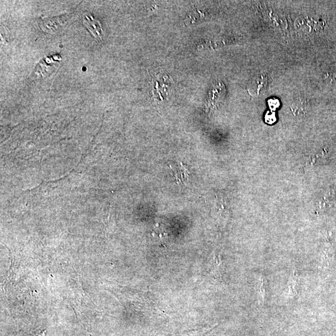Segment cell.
<instances>
[{"label": "cell", "instance_id": "obj_1", "mask_svg": "<svg viewBox=\"0 0 336 336\" xmlns=\"http://www.w3.org/2000/svg\"><path fill=\"white\" fill-rule=\"evenodd\" d=\"M83 22L96 40H102V27L99 20H96L92 16L86 14V15H84Z\"/></svg>", "mask_w": 336, "mask_h": 336}, {"label": "cell", "instance_id": "obj_2", "mask_svg": "<svg viewBox=\"0 0 336 336\" xmlns=\"http://www.w3.org/2000/svg\"><path fill=\"white\" fill-rule=\"evenodd\" d=\"M268 77L264 74H258L253 79L249 86L248 91L253 96H259L265 92L268 87Z\"/></svg>", "mask_w": 336, "mask_h": 336}, {"label": "cell", "instance_id": "obj_3", "mask_svg": "<svg viewBox=\"0 0 336 336\" xmlns=\"http://www.w3.org/2000/svg\"><path fill=\"white\" fill-rule=\"evenodd\" d=\"M299 277L296 271H292L288 284V296L289 298H294L298 294Z\"/></svg>", "mask_w": 336, "mask_h": 336}, {"label": "cell", "instance_id": "obj_4", "mask_svg": "<svg viewBox=\"0 0 336 336\" xmlns=\"http://www.w3.org/2000/svg\"><path fill=\"white\" fill-rule=\"evenodd\" d=\"M266 280L264 276H260L257 286V297L258 303L263 306L266 296Z\"/></svg>", "mask_w": 336, "mask_h": 336}, {"label": "cell", "instance_id": "obj_5", "mask_svg": "<svg viewBox=\"0 0 336 336\" xmlns=\"http://www.w3.org/2000/svg\"><path fill=\"white\" fill-rule=\"evenodd\" d=\"M174 171L175 172V177L179 182L184 181L188 177V173H187V172L188 173V171L184 168L183 164L175 167V170Z\"/></svg>", "mask_w": 336, "mask_h": 336}, {"label": "cell", "instance_id": "obj_6", "mask_svg": "<svg viewBox=\"0 0 336 336\" xmlns=\"http://www.w3.org/2000/svg\"><path fill=\"white\" fill-rule=\"evenodd\" d=\"M323 79L328 85L336 86V68L328 70L324 73Z\"/></svg>", "mask_w": 336, "mask_h": 336}, {"label": "cell", "instance_id": "obj_7", "mask_svg": "<svg viewBox=\"0 0 336 336\" xmlns=\"http://www.w3.org/2000/svg\"><path fill=\"white\" fill-rule=\"evenodd\" d=\"M291 107L292 111L304 112L305 110L308 109L309 104L305 100H298L292 104Z\"/></svg>", "mask_w": 336, "mask_h": 336}, {"label": "cell", "instance_id": "obj_8", "mask_svg": "<svg viewBox=\"0 0 336 336\" xmlns=\"http://www.w3.org/2000/svg\"><path fill=\"white\" fill-rule=\"evenodd\" d=\"M276 120L275 114L273 112H269L265 115V121L269 124L275 123Z\"/></svg>", "mask_w": 336, "mask_h": 336}, {"label": "cell", "instance_id": "obj_9", "mask_svg": "<svg viewBox=\"0 0 336 336\" xmlns=\"http://www.w3.org/2000/svg\"><path fill=\"white\" fill-rule=\"evenodd\" d=\"M269 107H270V109L271 110H275L276 109H277L278 107H279V101L278 100L276 99H270L269 101Z\"/></svg>", "mask_w": 336, "mask_h": 336}]
</instances>
